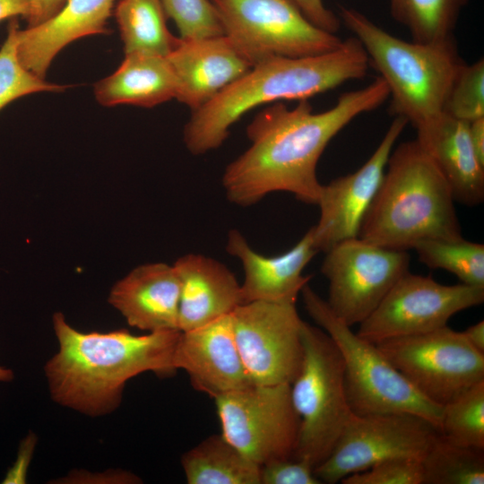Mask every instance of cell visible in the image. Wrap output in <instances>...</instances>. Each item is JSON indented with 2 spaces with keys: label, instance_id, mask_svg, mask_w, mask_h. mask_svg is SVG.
Returning a JSON list of instances; mask_svg holds the SVG:
<instances>
[{
  "label": "cell",
  "instance_id": "obj_21",
  "mask_svg": "<svg viewBox=\"0 0 484 484\" xmlns=\"http://www.w3.org/2000/svg\"><path fill=\"white\" fill-rule=\"evenodd\" d=\"M180 284L178 326L192 330L231 314L243 304L241 284L220 262L188 254L174 264Z\"/></svg>",
  "mask_w": 484,
  "mask_h": 484
},
{
  "label": "cell",
  "instance_id": "obj_17",
  "mask_svg": "<svg viewBox=\"0 0 484 484\" xmlns=\"http://www.w3.org/2000/svg\"><path fill=\"white\" fill-rule=\"evenodd\" d=\"M177 81L176 99L199 108L252 67L225 35L181 39L166 56Z\"/></svg>",
  "mask_w": 484,
  "mask_h": 484
},
{
  "label": "cell",
  "instance_id": "obj_35",
  "mask_svg": "<svg viewBox=\"0 0 484 484\" xmlns=\"http://www.w3.org/2000/svg\"><path fill=\"white\" fill-rule=\"evenodd\" d=\"M304 15L317 27L335 33L341 27V19L328 9L323 0H292Z\"/></svg>",
  "mask_w": 484,
  "mask_h": 484
},
{
  "label": "cell",
  "instance_id": "obj_18",
  "mask_svg": "<svg viewBox=\"0 0 484 484\" xmlns=\"http://www.w3.org/2000/svg\"><path fill=\"white\" fill-rule=\"evenodd\" d=\"M226 251L240 261L244 270L243 304L260 300L296 303L310 280V276L303 275V270L319 252L312 229L290 250L275 256L257 253L238 230L231 229Z\"/></svg>",
  "mask_w": 484,
  "mask_h": 484
},
{
  "label": "cell",
  "instance_id": "obj_8",
  "mask_svg": "<svg viewBox=\"0 0 484 484\" xmlns=\"http://www.w3.org/2000/svg\"><path fill=\"white\" fill-rule=\"evenodd\" d=\"M224 34L255 65L330 52L343 39L311 22L292 0H211Z\"/></svg>",
  "mask_w": 484,
  "mask_h": 484
},
{
  "label": "cell",
  "instance_id": "obj_33",
  "mask_svg": "<svg viewBox=\"0 0 484 484\" xmlns=\"http://www.w3.org/2000/svg\"><path fill=\"white\" fill-rule=\"evenodd\" d=\"M342 484H422L419 459L393 458L379 462L367 470L350 474Z\"/></svg>",
  "mask_w": 484,
  "mask_h": 484
},
{
  "label": "cell",
  "instance_id": "obj_26",
  "mask_svg": "<svg viewBox=\"0 0 484 484\" xmlns=\"http://www.w3.org/2000/svg\"><path fill=\"white\" fill-rule=\"evenodd\" d=\"M469 0H390L393 20L405 27L411 40L443 42L454 39V32Z\"/></svg>",
  "mask_w": 484,
  "mask_h": 484
},
{
  "label": "cell",
  "instance_id": "obj_5",
  "mask_svg": "<svg viewBox=\"0 0 484 484\" xmlns=\"http://www.w3.org/2000/svg\"><path fill=\"white\" fill-rule=\"evenodd\" d=\"M341 22L364 48L369 65L385 82L391 111L415 128L444 111L462 65L455 39L420 43L401 39L359 11L341 7Z\"/></svg>",
  "mask_w": 484,
  "mask_h": 484
},
{
  "label": "cell",
  "instance_id": "obj_16",
  "mask_svg": "<svg viewBox=\"0 0 484 484\" xmlns=\"http://www.w3.org/2000/svg\"><path fill=\"white\" fill-rule=\"evenodd\" d=\"M174 362L196 390L214 399L252 385L236 344L231 314L181 332Z\"/></svg>",
  "mask_w": 484,
  "mask_h": 484
},
{
  "label": "cell",
  "instance_id": "obj_29",
  "mask_svg": "<svg viewBox=\"0 0 484 484\" xmlns=\"http://www.w3.org/2000/svg\"><path fill=\"white\" fill-rule=\"evenodd\" d=\"M439 434L452 444L484 450V381L443 406Z\"/></svg>",
  "mask_w": 484,
  "mask_h": 484
},
{
  "label": "cell",
  "instance_id": "obj_1",
  "mask_svg": "<svg viewBox=\"0 0 484 484\" xmlns=\"http://www.w3.org/2000/svg\"><path fill=\"white\" fill-rule=\"evenodd\" d=\"M389 98L380 77L364 88L342 93L333 107L315 113L308 100L293 108L272 103L246 128L250 146L231 161L222 175L227 199L246 207L274 192L290 193L316 204L322 184L316 167L331 140L361 114Z\"/></svg>",
  "mask_w": 484,
  "mask_h": 484
},
{
  "label": "cell",
  "instance_id": "obj_40",
  "mask_svg": "<svg viewBox=\"0 0 484 484\" xmlns=\"http://www.w3.org/2000/svg\"><path fill=\"white\" fill-rule=\"evenodd\" d=\"M468 342L477 350L484 353V321L481 320L462 332Z\"/></svg>",
  "mask_w": 484,
  "mask_h": 484
},
{
  "label": "cell",
  "instance_id": "obj_4",
  "mask_svg": "<svg viewBox=\"0 0 484 484\" xmlns=\"http://www.w3.org/2000/svg\"><path fill=\"white\" fill-rule=\"evenodd\" d=\"M359 238L395 250L425 239H459L462 229L448 182L415 139L392 151Z\"/></svg>",
  "mask_w": 484,
  "mask_h": 484
},
{
  "label": "cell",
  "instance_id": "obj_6",
  "mask_svg": "<svg viewBox=\"0 0 484 484\" xmlns=\"http://www.w3.org/2000/svg\"><path fill=\"white\" fill-rule=\"evenodd\" d=\"M310 317L337 346L343 362L347 399L354 414L407 412L439 432L443 407L420 394L373 344L352 332L308 284L300 292Z\"/></svg>",
  "mask_w": 484,
  "mask_h": 484
},
{
  "label": "cell",
  "instance_id": "obj_13",
  "mask_svg": "<svg viewBox=\"0 0 484 484\" xmlns=\"http://www.w3.org/2000/svg\"><path fill=\"white\" fill-rule=\"evenodd\" d=\"M484 301V287L445 285L429 276L402 275L376 309L359 324L357 334L377 344L425 333L445 325L456 313Z\"/></svg>",
  "mask_w": 484,
  "mask_h": 484
},
{
  "label": "cell",
  "instance_id": "obj_14",
  "mask_svg": "<svg viewBox=\"0 0 484 484\" xmlns=\"http://www.w3.org/2000/svg\"><path fill=\"white\" fill-rule=\"evenodd\" d=\"M234 337L252 384H291L303 360L296 303L252 301L232 313Z\"/></svg>",
  "mask_w": 484,
  "mask_h": 484
},
{
  "label": "cell",
  "instance_id": "obj_12",
  "mask_svg": "<svg viewBox=\"0 0 484 484\" xmlns=\"http://www.w3.org/2000/svg\"><path fill=\"white\" fill-rule=\"evenodd\" d=\"M325 253L321 267L328 281L325 301L350 326L364 321L410 267L407 251L383 247L359 237L341 241Z\"/></svg>",
  "mask_w": 484,
  "mask_h": 484
},
{
  "label": "cell",
  "instance_id": "obj_30",
  "mask_svg": "<svg viewBox=\"0 0 484 484\" xmlns=\"http://www.w3.org/2000/svg\"><path fill=\"white\" fill-rule=\"evenodd\" d=\"M17 18L10 20L6 39L0 48V111L13 100L26 95L41 92H60L67 89L47 82L27 70L20 62L16 51Z\"/></svg>",
  "mask_w": 484,
  "mask_h": 484
},
{
  "label": "cell",
  "instance_id": "obj_24",
  "mask_svg": "<svg viewBox=\"0 0 484 484\" xmlns=\"http://www.w3.org/2000/svg\"><path fill=\"white\" fill-rule=\"evenodd\" d=\"M182 468L188 484H261V466L222 435H213L185 453Z\"/></svg>",
  "mask_w": 484,
  "mask_h": 484
},
{
  "label": "cell",
  "instance_id": "obj_2",
  "mask_svg": "<svg viewBox=\"0 0 484 484\" xmlns=\"http://www.w3.org/2000/svg\"><path fill=\"white\" fill-rule=\"evenodd\" d=\"M58 350L45 365L50 395L56 403L90 417L118 408L125 384L152 372L169 376L177 371L175 350L181 331L135 335L125 329L82 333L63 313L53 315Z\"/></svg>",
  "mask_w": 484,
  "mask_h": 484
},
{
  "label": "cell",
  "instance_id": "obj_25",
  "mask_svg": "<svg viewBox=\"0 0 484 484\" xmlns=\"http://www.w3.org/2000/svg\"><path fill=\"white\" fill-rule=\"evenodd\" d=\"M113 14L125 54L141 52L167 56L178 40L167 27L160 0H117Z\"/></svg>",
  "mask_w": 484,
  "mask_h": 484
},
{
  "label": "cell",
  "instance_id": "obj_41",
  "mask_svg": "<svg viewBox=\"0 0 484 484\" xmlns=\"http://www.w3.org/2000/svg\"><path fill=\"white\" fill-rule=\"evenodd\" d=\"M14 378L13 371L0 366V382H11Z\"/></svg>",
  "mask_w": 484,
  "mask_h": 484
},
{
  "label": "cell",
  "instance_id": "obj_31",
  "mask_svg": "<svg viewBox=\"0 0 484 484\" xmlns=\"http://www.w3.org/2000/svg\"><path fill=\"white\" fill-rule=\"evenodd\" d=\"M444 112L465 122L484 117V60L464 64L458 72Z\"/></svg>",
  "mask_w": 484,
  "mask_h": 484
},
{
  "label": "cell",
  "instance_id": "obj_22",
  "mask_svg": "<svg viewBox=\"0 0 484 484\" xmlns=\"http://www.w3.org/2000/svg\"><path fill=\"white\" fill-rule=\"evenodd\" d=\"M416 130V140L444 175L454 201L467 206L482 203L484 164L471 146L469 123L443 111Z\"/></svg>",
  "mask_w": 484,
  "mask_h": 484
},
{
  "label": "cell",
  "instance_id": "obj_36",
  "mask_svg": "<svg viewBox=\"0 0 484 484\" xmlns=\"http://www.w3.org/2000/svg\"><path fill=\"white\" fill-rule=\"evenodd\" d=\"M36 437L28 436L21 444L19 454L13 467L8 471L3 483H24L26 471L33 453Z\"/></svg>",
  "mask_w": 484,
  "mask_h": 484
},
{
  "label": "cell",
  "instance_id": "obj_39",
  "mask_svg": "<svg viewBox=\"0 0 484 484\" xmlns=\"http://www.w3.org/2000/svg\"><path fill=\"white\" fill-rule=\"evenodd\" d=\"M469 135L475 154L484 164V117L469 123Z\"/></svg>",
  "mask_w": 484,
  "mask_h": 484
},
{
  "label": "cell",
  "instance_id": "obj_37",
  "mask_svg": "<svg viewBox=\"0 0 484 484\" xmlns=\"http://www.w3.org/2000/svg\"><path fill=\"white\" fill-rule=\"evenodd\" d=\"M67 0H30V11L27 17V27L42 23L55 15Z\"/></svg>",
  "mask_w": 484,
  "mask_h": 484
},
{
  "label": "cell",
  "instance_id": "obj_9",
  "mask_svg": "<svg viewBox=\"0 0 484 484\" xmlns=\"http://www.w3.org/2000/svg\"><path fill=\"white\" fill-rule=\"evenodd\" d=\"M376 345L420 394L442 407L484 381V353L447 325Z\"/></svg>",
  "mask_w": 484,
  "mask_h": 484
},
{
  "label": "cell",
  "instance_id": "obj_32",
  "mask_svg": "<svg viewBox=\"0 0 484 484\" xmlns=\"http://www.w3.org/2000/svg\"><path fill=\"white\" fill-rule=\"evenodd\" d=\"M167 17L178 29L181 39L223 35L218 13L211 0H160Z\"/></svg>",
  "mask_w": 484,
  "mask_h": 484
},
{
  "label": "cell",
  "instance_id": "obj_11",
  "mask_svg": "<svg viewBox=\"0 0 484 484\" xmlns=\"http://www.w3.org/2000/svg\"><path fill=\"white\" fill-rule=\"evenodd\" d=\"M438 433L429 421L411 413H353L314 472L322 483L334 484L385 460H420Z\"/></svg>",
  "mask_w": 484,
  "mask_h": 484
},
{
  "label": "cell",
  "instance_id": "obj_27",
  "mask_svg": "<svg viewBox=\"0 0 484 484\" xmlns=\"http://www.w3.org/2000/svg\"><path fill=\"white\" fill-rule=\"evenodd\" d=\"M420 462L422 484L484 483V450L452 444L439 433Z\"/></svg>",
  "mask_w": 484,
  "mask_h": 484
},
{
  "label": "cell",
  "instance_id": "obj_15",
  "mask_svg": "<svg viewBox=\"0 0 484 484\" xmlns=\"http://www.w3.org/2000/svg\"><path fill=\"white\" fill-rule=\"evenodd\" d=\"M408 122L395 117L370 158L355 172L322 185L318 222L312 227L318 251L357 238L362 220L382 182L394 144Z\"/></svg>",
  "mask_w": 484,
  "mask_h": 484
},
{
  "label": "cell",
  "instance_id": "obj_7",
  "mask_svg": "<svg viewBox=\"0 0 484 484\" xmlns=\"http://www.w3.org/2000/svg\"><path fill=\"white\" fill-rule=\"evenodd\" d=\"M303 360L290 384V398L299 419L293 458L314 470L332 452L352 416L344 380L341 353L320 327L303 321Z\"/></svg>",
  "mask_w": 484,
  "mask_h": 484
},
{
  "label": "cell",
  "instance_id": "obj_3",
  "mask_svg": "<svg viewBox=\"0 0 484 484\" xmlns=\"http://www.w3.org/2000/svg\"><path fill=\"white\" fill-rule=\"evenodd\" d=\"M369 66L367 55L354 36L327 53L266 59L192 111L184 128V143L194 155L209 152L221 146L232 125L254 108L281 100H308L363 78Z\"/></svg>",
  "mask_w": 484,
  "mask_h": 484
},
{
  "label": "cell",
  "instance_id": "obj_20",
  "mask_svg": "<svg viewBox=\"0 0 484 484\" xmlns=\"http://www.w3.org/2000/svg\"><path fill=\"white\" fill-rule=\"evenodd\" d=\"M179 295L174 265L152 263L135 267L117 281L108 300L130 326L151 333L179 330Z\"/></svg>",
  "mask_w": 484,
  "mask_h": 484
},
{
  "label": "cell",
  "instance_id": "obj_10",
  "mask_svg": "<svg viewBox=\"0 0 484 484\" xmlns=\"http://www.w3.org/2000/svg\"><path fill=\"white\" fill-rule=\"evenodd\" d=\"M214 400L222 436L246 457L262 466L293 456L299 419L290 384H252Z\"/></svg>",
  "mask_w": 484,
  "mask_h": 484
},
{
  "label": "cell",
  "instance_id": "obj_23",
  "mask_svg": "<svg viewBox=\"0 0 484 484\" xmlns=\"http://www.w3.org/2000/svg\"><path fill=\"white\" fill-rule=\"evenodd\" d=\"M177 81L166 56L125 54L117 70L94 84L96 100L104 107L152 108L176 99Z\"/></svg>",
  "mask_w": 484,
  "mask_h": 484
},
{
  "label": "cell",
  "instance_id": "obj_28",
  "mask_svg": "<svg viewBox=\"0 0 484 484\" xmlns=\"http://www.w3.org/2000/svg\"><path fill=\"white\" fill-rule=\"evenodd\" d=\"M414 249L419 261L432 269L454 274L461 283L484 287V245L464 239H425Z\"/></svg>",
  "mask_w": 484,
  "mask_h": 484
},
{
  "label": "cell",
  "instance_id": "obj_34",
  "mask_svg": "<svg viewBox=\"0 0 484 484\" xmlns=\"http://www.w3.org/2000/svg\"><path fill=\"white\" fill-rule=\"evenodd\" d=\"M307 462L293 457L271 461L261 466V484H321Z\"/></svg>",
  "mask_w": 484,
  "mask_h": 484
},
{
  "label": "cell",
  "instance_id": "obj_38",
  "mask_svg": "<svg viewBox=\"0 0 484 484\" xmlns=\"http://www.w3.org/2000/svg\"><path fill=\"white\" fill-rule=\"evenodd\" d=\"M30 11V0H0V22L18 16L26 20Z\"/></svg>",
  "mask_w": 484,
  "mask_h": 484
},
{
  "label": "cell",
  "instance_id": "obj_19",
  "mask_svg": "<svg viewBox=\"0 0 484 484\" xmlns=\"http://www.w3.org/2000/svg\"><path fill=\"white\" fill-rule=\"evenodd\" d=\"M115 0H67L51 18L40 24L20 28L16 51L22 65L33 74L46 79L56 55L81 38L108 34V21Z\"/></svg>",
  "mask_w": 484,
  "mask_h": 484
}]
</instances>
